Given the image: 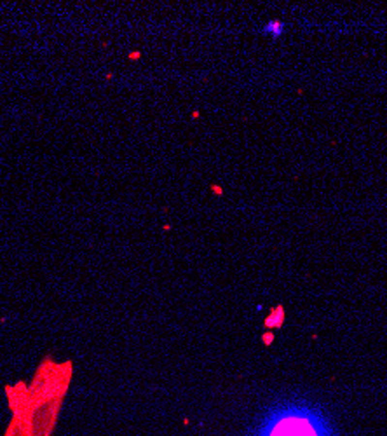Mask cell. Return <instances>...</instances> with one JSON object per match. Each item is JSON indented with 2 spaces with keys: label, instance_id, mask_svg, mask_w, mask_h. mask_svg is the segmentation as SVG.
<instances>
[{
  "label": "cell",
  "instance_id": "cell-1",
  "mask_svg": "<svg viewBox=\"0 0 387 436\" xmlns=\"http://www.w3.org/2000/svg\"><path fill=\"white\" fill-rule=\"evenodd\" d=\"M318 414L305 408L281 410L265 424L262 436H326Z\"/></svg>",
  "mask_w": 387,
  "mask_h": 436
},
{
  "label": "cell",
  "instance_id": "cell-2",
  "mask_svg": "<svg viewBox=\"0 0 387 436\" xmlns=\"http://www.w3.org/2000/svg\"><path fill=\"white\" fill-rule=\"evenodd\" d=\"M283 28L284 25L281 21H269L265 26H263V31H265V35H270V37H281V33H283Z\"/></svg>",
  "mask_w": 387,
  "mask_h": 436
}]
</instances>
